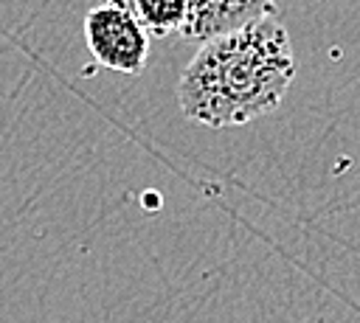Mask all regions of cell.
<instances>
[{
	"mask_svg": "<svg viewBox=\"0 0 360 323\" xmlns=\"http://www.w3.org/2000/svg\"><path fill=\"white\" fill-rule=\"evenodd\" d=\"M292 79V42L278 11H273L200 42L180 76L177 101L183 115L208 129L242 126L273 112Z\"/></svg>",
	"mask_w": 360,
	"mask_h": 323,
	"instance_id": "cell-1",
	"label": "cell"
},
{
	"mask_svg": "<svg viewBox=\"0 0 360 323\" xmlns=\"http://www.w3.org/2000/svg\"><path fill=\"white\" fill-rule=\"evenodd\" d=\"M84 45L96 65L118 73H141L149 59V34L132 11V0H104L84 14Z\"/></svg>",
	"mask_w": 360,
	"mask_h": 323,
	"instance_id": "cell-2",
	"label": "cell"
},
{
	"mask_svg": "<svg viewBox=\"0 0 360 323\" xmlns=\"http://www.w3.org/2000/svg\"><path fill=\"white\" fill-rule=\"evenodd\" d=\"M273 11H278L276 0H188V17L180 37L205 42Z\"/></svg>",
	"mask_w": 360,
	"mask_h": 323,
	"instance_id": "cell-3",
	"label": "cell"
},
{
	"mask_svg": "<svg viewBox=\"0 0 360 323\" xmlns=\"http://www.w3.org/2000/svg\"><path fill=\"white\" fill-rule=\"evenodd\" d=\"M132 11L149 37H172L183 31L188 0H132Z\"/></svg>",
	"mask_w": 360,
	"mask_h": 323,
	"instance_id": "cell-4",
	"label": "cell"
}]
</instances>
